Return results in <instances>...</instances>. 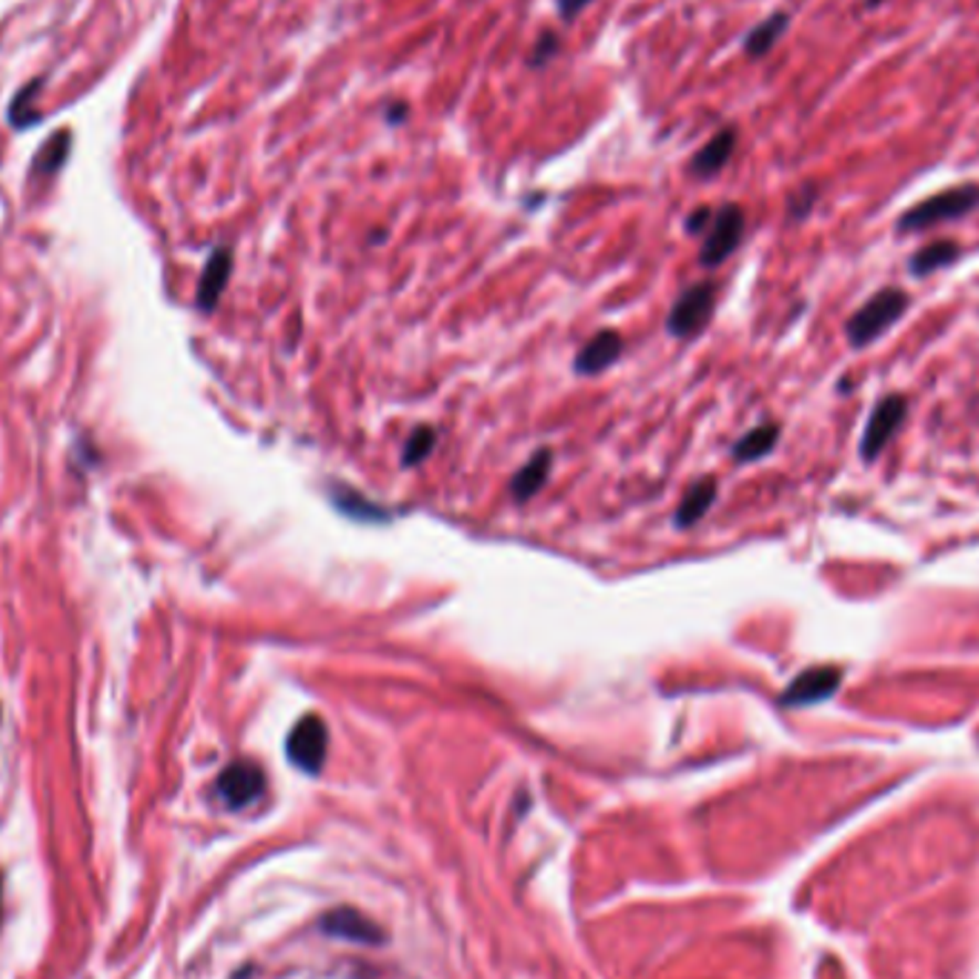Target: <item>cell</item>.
I'll return each instance as SVG.
<instances>
[{
  "label": "cell",
  "instance_id": "6da1fadb",
  "mask_svg": "<svg viewBox=\"0 0 979 979\" xmlns=\"http://www.w3.org/2000/svg\"><path fill=\"white\" fill-rule=\"evenodd\" d=\"M979 209V184H959L948 187L942 193H934L923 198L919 204L905 209L899 215L897 229L899 233H923V229L939 227V224L959 221Z\"/></svg>",
  "mask_w": 979,
  "mask_h": 979
},
{
  "label": "cell",
  "instance_id": "2e32d148",
  "mask_svg": "<svg viewBox=\"0 0 979 979\" xmlns=\"http://www.w3.org/2000/svg\"><path fill=\"white\" fill-rule=\"evenodd\" d=\"M957 258H959L957 241H931V244H925L917 256L910 258V272L919 278H925V276H931V272H937V269L951 267Z\"/></svg>",
  "mask_w": 979,
  "mask_h": 979
},
{
  "label": "cell",
  "instance_id": "3957f363",
  "mask_svg": "<svg viewBox=\"0 0 979 979\" xmlns=\"http://www.w3.org/2000/svg\"><path fill=\"white\" fill-rule=\"evenodd\" d=\"M905 415H908V401L903 395H885V399L876 401V408L868 415V424H865L863 444H859V455L865 462H876L883 455L890 439L903 430Z\"/></svg>",
  "mask_w": 979,
  "mask_h": 979
},
{
  "label": "cell",
  "instance_id": "7a4b0ae2",
  "mask_svg": "<svg viewBox=\"0 0 979 979\" xmlns=\"http://www.w3.org/2000/svg\"><path fill=\"white\" fill-rule=\"evenodd\" d=\"M910 307V298L905 290H897V287H885L879 290L876 296H870L868 301L848 318V324H845V336H848L851 347H868L874 344L876 339H883L885 332L890 327L897 324L899 318L908 312Z\"/></svg>",
  "mask_w": 979,
  "mask_h": 979
},
{
  "label": "cell",
  "instance_id": "44dd1931",
  "mask_svg": "<svg viewBox=\"0 0 979 979\" xmlns=\"http://www.w3.org/2000/svg\"><path fill=\"white\" fill-rule=\"evenodd\" d=\"M816 198H820V189H816L814 184H807V187H802L800 193H793L791 200H787V213H791L793 221H802V218L814 209Z\"/></svg>",
  "mask_w": 979,
  "mask_h": 979
},
{
  "label": "cell",
  "instance_id": "ba28073f",
  "mask_svg": "<svg viewBox=\"0 0 979 979\" xmlns=\"http://www.w3.org/2000/svg\"><path fill=\"white\" fill-rule=\"evenodd\" d=\"M264 793V771L241 759V762H233L227 771L218 776V796L224 800L227 807H247L258 800Z\"/></svg>",
  "mask_w": 979,
  "mask_h": 979
},
{
  "label": "cell",
  "instance_id": "8fae6325",
  "mask_svg": "<svg viewBox=\"0 0 979 979\" xmlns=\"http://www.w3.org/2000/svg\"><path fill=\"white\" fill-rule=\"evenodd\" d=\"M791 29V14L787 12H773L771 18H765L762 23L751 29L742 41V49H745L748 58H765L771 55L773 47L785 38V32Z\"/></svg>",
  "mask_w": 979,
  "mask_h": 979
},
{
  "label": "cell",
  "instance_id": "9a60e30c",
  "mask_svg": "<svg viewBox=\"0 0 979 979\" xmlns=\"http://www.w3.org/2000/svg\"><path fill=\"white\" fill-rule=\"evenodd\" d=\"M70 150H72V132L70 130H58L47 144L38 150L35 155V164H32V175H43V178H52V175L66 164L70 158Z\"/></svg>",
  "mask_w": 979,
  "mask_h": 979
},
{
  "label": "cell",
  "instance_id": "d6986e66",
  "mask_svg": "<svg viewBox=\"0 0 979 979\" xmlns=\"http://www.w3.org/2000/svg\"><path fill=\"white\" fill-rule=\"evenodd\" d=\"M776 442H780V427L776 424H762V427H753L751 433L739 439L733 455L739 462H756V458L771 453Z\"/></svg>",
  "mask_w": 979,
  "mask_h": 979
},
{
  "label": "cell",
  "instance_id": "277c9868",
  "mask_svg": "<svg viewBox=\"0 0 979 979\" xmlns=\"http://www.w3.org/2000/svg\"><path fill=\"white\" fill-rule=\"evenodd\" d=\"M745 235V213L736 204H724L717 215H713L711 229H708V238L702 244V253H699V261L704 267H717L724 258L731 256L733 249L739 247Z\"/></svg>",
  "mask_w": 979,
  "mask_h": 979
},
{
  "label": "cell",
  "instance_id": "ac0fdd59",
  "mask_svg": "<svg viewBox=\"0 0 979 979\" xmlns=\"http://www.w3.org/2000/svg\"><path fill=\"white\" fill-rule=\"evenodd\" d=\"M43 83V78H35V81H29L27 86H21V92L9 101V126L12 130H29V126L41 124V112H38L35 101H38V86Z\"/></svg>",
  "mask_w": 979,
  "mask_h": 979
},
{
  "label": "cell",
  "instance_id": "9c48e42d",
  "mask_svg": "<svg viewBox=\"0 0 979 979\" xmlns=\"http://www.w3.org/2000/svg\"><path fill=\"white\" fill-rule=\"evenodd\" d=\"M321 928H324L330 937L352 939V942H364V945L384 942V931H381L373 919H367L361 910H350V908L332 910L330 917H324Z\"/></svg>",
  "mask_w": 979,
  "mask_h": 979
},
{
  "label": "cell",
  "instance_id": "7402d4cb",
  "mask_svg": "<svg viewBox=\"0 0 979 979\" xmlns=\"http://www.w3.org/2000/svg\"><path fill=\"white\" fill-rule=\"evenodd\" d=\"M559 52V38L553 35V32H545V35L538 38L536 49H533L530 55V66H545L553 55Z\"/></svg>",
  "mask_w": 979,
  "mask_h": 979
},
{
  "label": "cell",
  "instance_id": "8992f818",
  "mask_svg": "<svg viewBox=\"0 0 979 979\" xmlns=\"http://www.w3.org/2000/svg\"><path fill=\"white\" fill-rule=\"evenodd\" d=\"M842 684V668L836 664H820V668L802 670L800 677L793 679L782 693V704L787 708H805L831 699Z\"/></svg>",
  "mask_w": 979,
  "mask_h": 979
},
{
  "label": "cell",
  "instance_id": "cb8c5ba5",
  "mask_svg": "<svg viewBox=\"0 0 979 979\" xmlns=\"http://www.w3.org/2000/svg\"><path fill=\"white\" fill-rule=\"evenodd\" d=\"M713 221V213L708 207H699L697 213H690V218H688V233H702L704 227H708V224Z\"/></svg>",
  "mask_w": 979,
  "mask_h": 979
},
{
  "label": "cell",
  "instance_id": "4fadbf2b",
  "mask_svg": "<svg viewBox=\"0 0 979 979\" xmlns=\"http://www.w3.org/2000/svg\"><path fill=\"white\" fill-rule=\"evenodd\" d=\"M229 269H233V253H229L227 247L215 249L213 256H209L204 276H200V287H198L200 310H213L215 301L221 298L224 284H227L229 278Z\"/></svg>",
  "mask_w": 979,
  "mask_h": 979
},
{
  "label": "cell",
  "instance_id": "7c38bea8",
  "mask_svg": "<svg viewBox=\"0 0 979 979\" xmlns=\"http://www.w3.org/2000/svg\"><path fill=\"white\" fill-rule=\"evenodd\" d=\"M619 352H621L619 332H610V330L599 332V336L587 341L585 350L579 352V359H576V370L585 375L601 373L605 367H610L616 359H619Z\"/></svg>",
  "mask_w": 979,
  "mask_h": 979
},
{
  "label": "cell",
  "instance_id": "603a6c76",
  "mask_svg": "<svg viewBox=\"0 0 979 979\" xmlns=\"http://www.w3.org/2000/svg\"><path fill=\"white\" fill-rule=\"evenodd\" d=\"M556 7H559L561 21L573 23V18H576V14L585 12V9L590 7V0H556Z\"/></svg>",
  "mask_w": 979,
  "mask_h": 979
},
{
  "label": "cell",
  "instance_id": "5b68a950",
  "mask_svg": "<svg viewBox=\"0 0 979 979\" xmlns=\"http://www.w3.org/2000/svg\"><path fill=\"white\" fill-rule=\"evenodd\" d=\"M287 756L296 767L307 773H318L327 759V728L324 722L310 713L301 717L287 739Z\"/></svg>",
  "mask_w": 979,
  "mask_h": 979
},
{
  "label": "cell",
  "instance_id": "ffe728a7",
  "mask_svg": "<svg viewBox=\"0 0 979 979\" xmlns=\"http://www.w3.org/2000/svg\"><path fill=\"white\" fill-rule=\"evenodd\" d=\"M433 444H435V433L430 427H419L413 430V435L408 439L404 444V464L413 467V464L424 462L430 453H433Z\"/></svg>",
  "mask_w": 979,
  "mask_h": 979
},
{
  "label": "cell",
  "instance_id": "52a82bcc",
  "mask_svg": "<svg viewBox=\"0 0 979 979\" xmlns=\"http://www.w3.org/2000/svg\"><path fill=\"white\" fill-rule=\"evenodd\" d=\"M717 307V287L713 284H697L690 287L677 301L673 312L668 318V330L673 336H693L704 327V321L713 316Z\"/></svg>",
  "mask_w": 979,
  "mask_h": 979
},
{
  "label": "cell",
  "instance_id": "e0dca14e",
  "mask_svg": "<svg viewBox=\"0 0 979 979\" xmlns=\"http://www.w3.org/2000/svg\"><path fill=\"white\" fill-rule=\"evenodd\" d=\"M713 502H717V482H713V478H702V482L693 484V487L688 490V496L682 498V504H679L677 513L679 527L697 525L699 518L711 511Z\"/></svg>",
  "mask_w": 979,
  "mask_h": 979
},
{
  "label": "cell",
  "instance_id": "d4e9b609",
  "mask_svg": "<svg viewBox=\"0 0 979 979\" xmlns=\"http://www.w3.org/2000/svg\"><path fill=\"white\" fill-rule=\"evenodd\" d=\"M885 0H865V9H879Z\"/></svg>",
  "mask_w": 979,
  "mask_h": 979
},
{
  "label": "cell",
  "instance_id": "5bb4252c",
  "mask_svg": "<svg viewBox=\"0 0 979 979\" xmlns=\"http://www.w3.org/2000/svg\"><path fill=\"white\" fill-rule=\"evenodd\" d=\"M550 464H553L550 450H538L530 462L518 470V476L513 478V484H511L513 498H516V502H527V498L536 496L538 490L545 487L547 476H550Z\"/></svg>",
  "mask_w": 979,
  "mask_h": 979
},
{
  "label": "cell",
  "instance_id": "30bf717a",
  "mask_svg": "<svg viewBox=\"0 0 979 979\" xmlns=\"http://www.w3.org/2000/svg\"><path fill=\"white\" fill-rule=\"evenodd\" d=\"M733 150H736V130H733V126H724V130H719L717 135H713L697 155H693V161H690V173L702 181L713 178V175H719L724 166H728Z\"/></svg>",
  "mask_w": 979,
  "mask_h": 979
}]
</instances>
